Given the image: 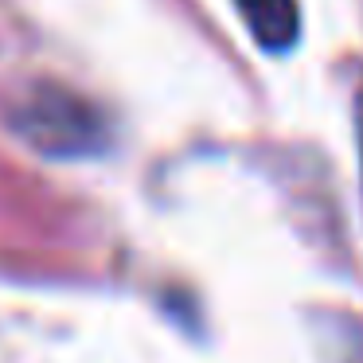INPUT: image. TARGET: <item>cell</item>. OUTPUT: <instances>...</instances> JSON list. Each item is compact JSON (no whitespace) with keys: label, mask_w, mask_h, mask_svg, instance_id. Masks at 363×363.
<instances>
[{"label":"cell","mask_w":363,"mask_h":363,"mask_svg":"<svg viewBox=\"0 0 363 363\" xmlns=\"http://www.w3.org/2000/svg\"><path fill=\"white\" fill-rule=\"evenodd\" d=\"M12 133L28 149L43 152L51 160L98 157L110 145V129H106L102 110L59 86L32 90V98L12 110Z\"/></svg>","instance_id":"6da1fadb"},{"label":"cell","mask_w":363,"mask_h":363,"mask_svg":"<svg viewBox=\"0 0 363 363\" xmlns=\"http://www.w3.org/2000/svg\"><path fill=\"white\" fill-rule=\"evenodd\" d=\"M246 32L254 35L258 48L269 55H281L297 43L301 35V4L297 0H235Z\"/></svg>","instance_id":"7a4b0ae2"},{"label":"cell","mask_w":363,"mask_h":363,"mask_svg":"<svg viewBox=\"0 0 363 363\" xmlns=\"http://www.w3.org/2000/svg\"><path fill=\"white\" fill-rule=\"evenodd\" d=\"M355 141H359V188H363V86L355 94Z\"/></svg>","instance_id":"3957f363"}]
</instances>
